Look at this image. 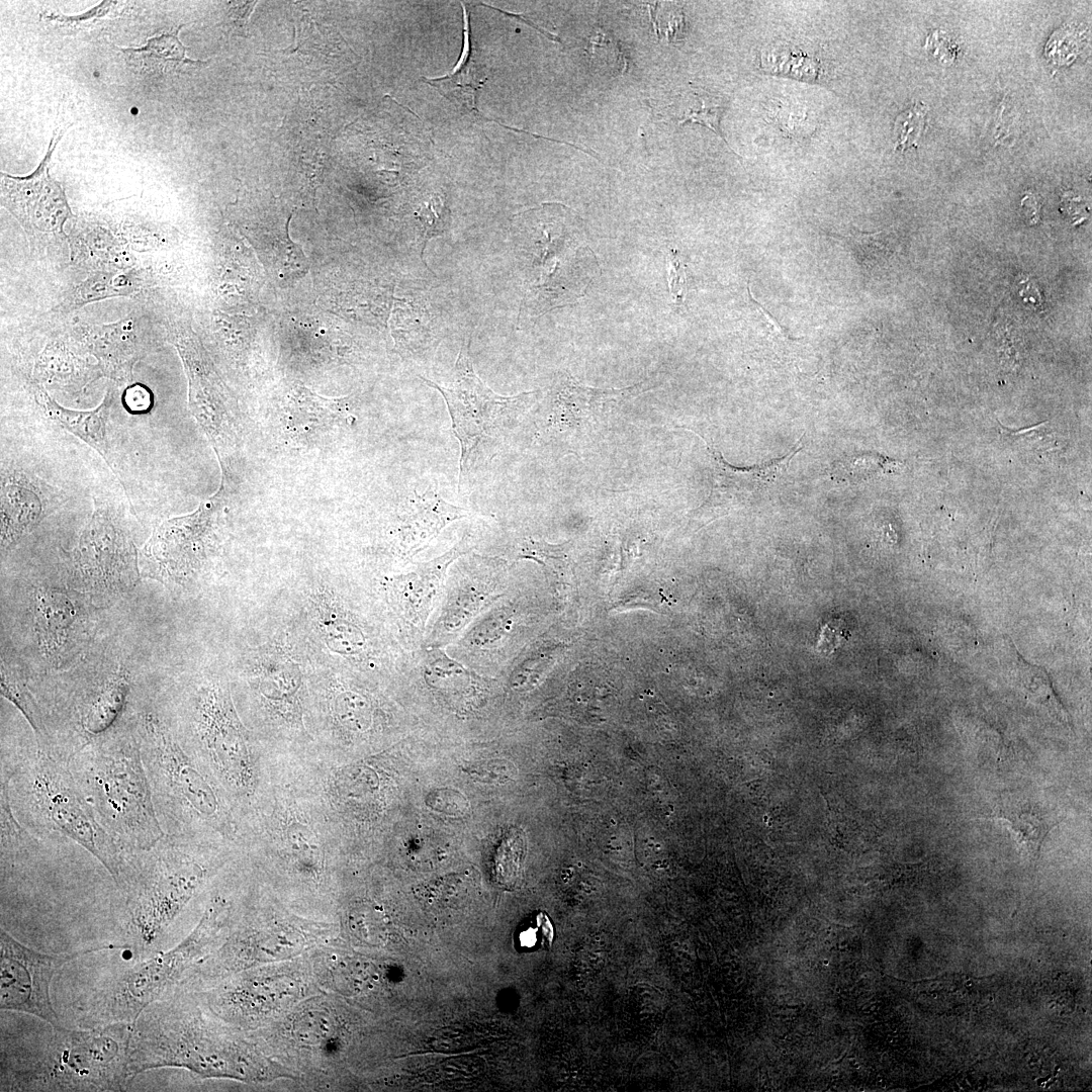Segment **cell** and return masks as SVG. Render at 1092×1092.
<instances>
[{
  "label": "cell",
  "instance_id": "cell-1",
  "mask_svg": "<svg viewBox=\"0 0 1092 1092\" xmlns=\"http://www.w3.org/2000/svg\"><path fill=\"white\" fill-rule=\"evenodd\" d=\"M131 1022L1 1032V1091H121L130 1082Z\"/></svg>",
  "mask_w": 1092,
  "mask_h": 1092
},
{
  "label": "cell",
  "instance_id": "cell-2",
  "mask_svg": "<svg viewBox=\"0 0 1092 1092\" xmlns=\"http://www.w3.org/2000/svg\"><path fill=\"white\" fill-rule=\"evenodd\" d=\"M67 762L97 821L124 852L149 849L165 837L133 722Z\"/></svg>",
  "mask_w": 1092,
  "mask_h": 1092
},
{
  "label": "cell",
  "instance_id": "cell-3",
  "mask_svg": "<svg viewBox=\"0 0 1092 1092\" xmlns=\"http://www.w3.org/2000/svg\"><path fill=\"white\" fill-rule=\"evenodd\" d=\"M1 789L17 820L34 833L59 836L93 855L115 882L125 852L97 821L69 768L36 744L4 764Z\"/></svg>",
  "mask_w": 1092,
  "mask_h": 1092
},
{
  "label": "cell",
  "instance_id": "cell-4",
  "mask_svg": "<svg viewBox=\"0 0 1092 1092\" xmlns=\"http://www.w3.org/2000/svg\"><path fill=\"white\" fill-rule=\"evenodd\" d=\"M206 873L201 862L182 850L176 838L166 835L149 849L125 852L123 868L114 883L122 901L124 946L135 959L157 952L166 929Z\"/></svg>",
  "mask_w": 1092,
  "mask_h": 1092
},
{
  "label": "cell",
  "instance_id": "cell-5",
  "mask_svg": "<svg viewBox=\"0 0 1092 1092\" xmlns=\"http://www.w3.org/2000/svg\"><path fill=\"white\" fill-rule=\"evenodd\" d=\"M574 236L573 216L563 205L547 203L518 216L514 250L524 287L519 318L540 316L583 295L594 257Z\"/></svg>",
  "mask_w": 1092,
  "mask_h": 1092
},
{
  "label": "cell",
  "instance_id": "cell-6",
  "mask_svg": "<svg viewBox=\"0 0 1092 1092\" xmlns=\"http://www.w3.org/2000/svg\"><path fill=\"white\" fill-rule=\"evenodd\" d=\"M156 813L166 836L197 825L226 836L229 814L214 781L152 711L133 719Z\"/></svg>",
  "mask_w": 1092,
  "mask_h": 1092
},
{
  "label": "cell",
  "instance_id": "cell-7",
  "mask_svg": "<svg viewBox=\"0 0 1092 1092\" xmlns=\"http://www.w3.org/2000/svg\"><path fill=\"white\" fill-rule=\"evenodd\" d=\"M420 377L437 389L446 401L452 429L461 448L459 487L476 461L493 456L505 432L537 397V391L502 396L486 386L473 370L470 339L460 349L449 386Z\"/></svg>",
  "mask_w": 1092,
  "mask_h": 1092
},
{
  "label": "cell",
  "instance_id": "cell-8",
  "mask_svg": "<svg viewBox=\"0 0 1092 1092\" xmlns=\"http://www.w3.org/2000/svg\"><path fill=\"white\" fill-rule=\"evenodd\" d=\"M220 910L217 903L211 906L195 933L174 949L158 951L112 977L94 996L95 1021L130 1023L148 1006L165 999L214 930Z\"/></svg>",
  "mask_w": 1092,
  "mask_h": 1092
},
{
  "label": "cell",
  "instance_id": "cell-9",
  "mask_svg": "<svg viewBox=\"0 0 1092 1092\" xmlns=\"http://www.w3.org/2000/svg\"><path fill=\"white\" fill-rule=\"evenodd\" d=\"M190 727L196 750L213 777L230 789H246L251 779L247 732L225 685L211 681L197 691Z\"/></svg>",
  "mask_w": 1092,
  "mask_h": 1092
},
{
  "label": "cell",
  "instance_id": "cell-10",
  "mask_svg": "<svg viewBox=\"0 0 1092 1092\" xmlns=\"http://www.w3.org/2000/svg\"><path fill=\"white\" fill-rule=\"evenodd\" d=\"M111 948L124 947L107 944L74 953L48 954L25 946L1 928V1010L30 1014L52 1025H61L50 997V985L55 974L80 956Z\"/></svg>",
  "mask_w": 1092,
  "mask_h": 1092
},
{
  "label": "cell",
  "instance_id": "cell-11",
  "mask_svg": "<svg viewBox=\"0 0 1092 1092\" xmlns=\"http://www.w3.org/2000/svg\"><path fill=\"white\" fill-rule=\"evenodd\" d=\"M75 563L85 588L94 593L124 592L139 578L134 546L101 510L80 537Z\"/></svg>",
  "mask_w": 1092,
  "mask_h": 1092
},
{
  "label": "cell",
  "instance_id": "cell-12",
  "mask_svg": "<svg viewBox=\"0 0 1092 1092\" xmlns=\"http://www.w3.org/2000/svg\"><path fill=\"white\" fill-rule=\"evenodd\" d=\"M705 442L713 464L711 489L692 516L705 523L759 500L804 446L802 438L783 457L755 466L736 467L729 464L714 446Z\"/></svg>",
  "mask_w": 1092,
  "mask_h": 1092
},
{
  "label": "cell",
  "instance_id": "cell-13",
  "mask_svg": "<svg viewBox=\"0 0 1092 1092\" xmlns=\"http://www.w3.org/2000/svg\"><path fill=\"white\" fill-rule=\"evenodd\" d=\"M210 507L202 505L194 514L161 524L144 547L141 564L148 577L177 580L198 563L202 538L210 519Z\"/></svg>",
  "mask_w": 1092,
  "mask_h": 1092
},
{
  "label": "cell",
  "instance_id": "cell-14",
  "mask_svg": "<svg viewBox=\"0 0 1092 1092\" xmlns=\"http://www.w3.org/2000/svg\"><path fill=\"white\" fill-rule=\"evenodd\" d=\"M642 384L625 388H594L571 376L559 377L548 394L544 431L563 437L598 424L621 404L642 392Z\"/></svg>",
  "mask_w": 1092,
  "mask_h": 1092
},
{
  "label": "cell",
  "instance_id": "cell-15",
  "mask_svg": "<svg viewBox=\"0 0 1092 1092\" xmlns=\"http://www.w3.org/2000/svg\"><path fill=\"white\" fill-rule=\"evenodd\" d=\"M54 144L30 176L12 177L1 173L2 203L29 233L60 234L71 215L66 196L50 177L47 167Z\"/></svg>",
  "mask_w": 1092,
  "mask_h": 1092
},
{
  "label": "cell",
  "instance_id": "cell-16",
  "mask_svg": "<svg viewBox=\"0 0 1092 1092\" xmlns=\"http://www.w3.org/2000/svg\"><path fill=\"white\" fill-rule=\"evenodd\" d=\"M982 818L1005 822L1016 845L1034 861L1048 834L1063 821V816L1046 800L1025 791L1000 795L989 815Z\"/></svg>",
  "mask_w": 1092,
  "mask_h": 1092
},
{
  "label": "cell",
  "instance_id": "cell-17",
  "mask_svg": "<svg viewBox=\"0 0 1092 1092\" xmlns=\"http://www.w3.org/2000/svg\"><path fill=\"white\" fill-rule=\"evenodd\" d=\"M469 548V540L464 537L443 555L418 563L414 571L393 578L395 603L408 621L420 627L425 625L449 565Z\"/></svg>",
  "mask_w": 1092,
  "mask_h": 1092
},
{
  "label": "cell",
  "instance_id": "cell-18",
  "mask_svg": "<svg viewBox=\"0 0 1092 1092\" xmlns=\"http://www.w3.org/2000/svg\"><path fill=\"white\" fill-rule=\"evenodd\" d=\"M80 619L77 602L68 594L39 587L33 594V621L37 642L46 655L60 658L71 643Z\"/></svg>",
  "mask_w": 1092,
  "mask_h": 1092
},
{
  "label": "cell",
  "instance_id": "cell-19",
  "mask_svg": "<svg viewBox=\"0 0 1092 1092\" xmlns=\"http://www.w3.org/2000/svg\"><path fill=\"white\" fill-rule=\"evenodd\" d=\"M471 513L448 504L434 491H415L403 507L400 537L404 551L414 554L425 548L449 523L469 518Z\"/></svg>",
  "mask_w": 1092,
  "mask_h": 1092
},
{
  "label": "cell",
  "instance_id": "cell-20",
  "mask_svg": "<svg viewBox=\"0 0 1092 1092\" xmlns=\"http://www.w3.org/2000/svg\"><path fill=\"white\" fill-rule=\"evenodd\" d=\"M258 690L278 710L298 715L297 691L300 686L298 666L279 648L267 647L257 656Z\"/></svg>",
  "mask_w": 1092,
  "mask_h": 1092
},
{
  "label": "cell",
  "instance_id": "cell-21",
  "mask_svg": "<svg viewBox=\"0 0 1092 1092\" xmlns=\"http://www.w3.org/2000/svg\"><path fill=\"white\" fill-rule=\"evenodd\" d=\"M35 395L40 406L51 419L93 447L104 459H109L105 426L109 405L107 398L94 410L73 411L58 404L41 388L37 389Z\"/></svg>",
  "mask_w": 1092,
  "mask_h": 1092
},
{
  "label": "cell",
  "instance_id": "cell-22",
  "mask_svg": "<svg viewBox=\"0 0 1092 1092\" xmlns=\"http://www.w3.org/2000/svg\"><path fill=\"white\" fill-rule=\"evenodd\" d=\"M126 63L138 73L162 75L176 71L184 65H199L186 58L185 48L176 33L152 37L142 48L120 49Z\"/></svg>",
  "mask_w": 1092,
  "mask_h": 1092
},
{
  "label": "cell",
  "instance_id": "cell-23",
  "mask_svg": "<svg viewBox=\"0 0 1092 1092\" xmlns=\"http://www.w3.org/2000/svg\"><path fill=\"white\" fill-rule=\"evenodd\" d=\"M41 504L37 494L22 482H10L2 490L1 545L10 546L39 520Z\"/></svg>",
  "mask_w": 1092,
  "mask_h": 1092
},
{
  "label": "cell",
  "instance_id": "cell-24",
  "mask_svg": "<svg viewBox=\"0 0 1092 1092\" xmlns=\"http://www.w3.org/2000/svg\"><path fill=\"white\" fill-rule=\"evenodd\" d=\"M464 14V44L460 60L451 74L427 80V83L437 87L444 95L456 99L468 109L475 110L476 93L482 86L483 80H479L473 62L472 41L469 24V15L463 7Z\"/></svg>",
  "mask_w": 1092,
  "mask_h": 1092
},
{
  "label": "cell",
  "instance_id": "cell-25",
  "mask_svg": "<svg viewBox=\"0 0 1092 1092\" xmlns=\"http://www.w3.org/2000/svg\"><path fill=\"white\" fill-rule=\"evenodd\" d=\"M904 463L879 453H857L834 463L831 477L839 482L857 483L883 474L897 473Z\"/></svg>",
  "mask_w": 1092,
  "mask_h": 1092
},
{
  "label": "cell",
  "instance_id": "cell-26",
  "mask_svg": "<svg viewBox=\"0 0 1092 1092\" xmlns=\"http://www.w3.org/2000/svg\"><path fill=\"white\" fill-rule=\"evenodd\" d=\"M347 401H313V405L306 408L299 406L293 408L292 415L287 418L288 427L298 432H309L312 429L327 428L333 424L345 421L348 418Z\"/></svg>",
  "mask_w": 1092,
  "mask_h": 1092
},
{
  "label": "cell",
  "instance_id": "cell-27",
  "mask_svg": "<svg viewBox=\"0 0 1092 1092\" xmlns=\"http://www.w3.org/2000/svg\"><path fill=\"white\" fill-rule=\"evenodd\" d=\"M520 557L539 562L547 572L562 581L567 582L572 573L566 544L551 545L544 541L525 540L520 549Z\"/></svg>",
  "mask_w": 1092,
  "mask_h": 1092
},
{
  "label": "cell",
  "instance_id": "cell-28",
  "mask_svg": "<svg viewBox=\"0 0 1092 1092\" xmlns=\"http://www.w3.org/2000/svg\"><path fill=\"white\" fill-rule=\"evenodd\" d=\"M416 216L420 223V239L422 241L421 257L426 265L424 251L427 243L431 238L442 236L447 231L450 221V211L446 206L443 197L434 193L430 194L419 203Z\"/></svg>",
  "mask_w": 1092,
  "mask_h": 1092
},
{
  "label": "cell",
  "instance_id": "cell-29",
  "mask_svg": "<svg viewBox=\"0 0 1092 1092\" xmlns=\"http://www.w3.org/2000/svg\"><path fill=\"white\" fill-rule=\"evenodd\" d=\"M321 618V628L327 644L336 652L354 654L359 652L364 645V637L361 631L352 623L335 614L325 613Z\"/></svg>",
  "mask_w": 1092,
  "mask_h": 1092
},
{
  "label": "cell",
  "instance_id": "cell-30",
  "mask_svg": "<svg viewBox=\"0 0 1092 1092\" xmlns=\"http://www.w3.org/2000/svg\"><path fill=\"white\" fill-rule=\"evenodd\" d=\"M926 109L922 104H914L898 115L894 132L897 141L896 150L904 152L911 147L917 148L918 141L926 128Z\"/></svg>",
  "mask_w": 1092,
  "mask_h": 1092
},
{
  "label": "cell",
  "instance_id": "cell-31",
  "mask_svg": "<svg viewBox=\"0 0 1092 1092\" xmlns=\"http://www.w3.org/2000/svg\"><path fill=\"white\" fill-rule=\"evenodd\" d=\"M700 99H701V104H702L700 109H698V110H693L692 109L689 113L685 114L679 119L678 123L679 124H686V123L694 122V123L705 125V126L709 127L710 129H712L717 135H719L726 143V140L724 139L723 134L721 133V129H720V119H721L723 107L720 106V105H717V104H712L711 102L706 101V99H704V98H700Z\"/></svg>",
  "mask_w": 1092,
  "mask_h": 1092
},
{
  "label": "cell",
  "instance_id": "cell-32",
  "mask_svg": "<svg viewBox=\"0 0 1092 1092\" xmlns=\"http://www.w3.org/2000/svg\"><path fill=\"white\" fill-rule=\"evenodd\" d=\"M337 702L338 713L343 723L363 727L369 719L367 705L356 695L344 694Z\"/></svg>",
  "mask_w": 1092,
  "mask_h": 1092
},
{
  "label": "cell",
  "instance_id": "cell-33",
  "mask_svg": "<svg viewBox=\"0 0 1092 1092\" xmlns=\"http://www.w3.org/2000/svg\"><path fill=\"white\" fill-rule=\"evenodd\" d=\"M667 266L670 294L674 302L680 305L684 298L686 274L685 265L674 250H670L667 255Z\"/></svg>",
  "mask_w": 1092,
  "mask_h": 1092
},
{
  "label": "cell",
  "instance_id": "cell-34",
  "mask_svg": "<svg viewBox=\"0 0 1092 1092\" xmlns=\"http://www.w3.org/2000/svg\"><path fill=\"white\" fill-rule=\"evenodd\" d=\"M123 402L130 413H147L153 405V396L147 387L135 384L124 391Z\"/></svg>",
  "mask_w": 1092,
  "mask_h": 1092
},
{
  "label": "cell",
  "instance_id": "cell-35",
  "mask_svg": "<svg viewBox=\"0 0 1092 1092\" xmlns=\"http://www.w3.org/2000/svg\"><path fill=\"white\" fill-rule=\"evenodd\" d=\"M1021 206L1025 217L1031 224L1039 220L1040 204L1035 196L1027 194L1022 198Z\"/></svg>",
  "mask_w": 1092,
  "mask_h": 1092
},
{
  "label": "cell",
  "instance_id": "cell-36",
  "mask_svg": "<svg viewBox=\"0 0 1092 1092\" xmlns=\"http://www.w3.org/2000/svg\"><path fill=\"white\" fill-rule=\"evenodd\" d=\"M86 284L89 285V286H92V287H99L96 280H93V279L90 280L89 282H87ZM100 287H101L100 290H101L102 297H105L104 295H109L108 292H106L107 288H106L105 283H102V285H100ZM98 291H99L98 289L93 290V293L89 296L88 300H93L95 298H98V293H99Z\"/></svg>",
  "mask_w": 1092,
  "mask_h": 1092
}]
</instances>
